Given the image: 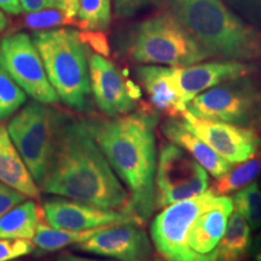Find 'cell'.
Here are the masks:
<instances>
[{
	"mask_svg": "<svg viewBox=\"0 0 261 261\" xmlns=\"http://www.w3.org/2000/svg\"><path fill=\"white\" fill-rule=\"evenodd\" d=\"M39 189L44 194L106 210L135 213L129 192L97 144L86 120L63 116L54 154Z\"/></svg>",
	"mask_w": 261,
	"mask_h": 261,
	"instance_id": "6da1fadb",
	"label": "cell"
},
{
	"mask_svg": "<svg viewBox=\"0 0 261 261\" xmlns=\"http://www.w3.org/2000/svg\"><path fill=\"white\" fill-rule=\"evenodd\" d=\"M158 117L155 113L138 112L114 120H86L108 162L127 187L133 211L142 223L156 210Z\"/></svg>",
	"mask_w": 261,
	"mask_h": 261,
	"instance_id": "7a4b0ae2",
	"label": "cell"
},
{
	"mask_svg": "<svg viewBox=\"0 0 261 261\" xmlns=\"http://www.w3.org/2000/svg\"><path fill=\"white\" fill-rule=\"evenodd\" d=\"M171 14L210 52L227 61H252L261 56L257 33L223 0H167Z\"/></svg>",
	"mask_w": 261,
	"mask_h": 261,
	"instance_id": "3957f363",
	"label": "cell"
},
{
	"mask_svg": "<svg viewBox=\"0 0 261 261\" xmlns=\"http://www.w3.org/2000/svg\"><path fill=\"white\" fill-rule=\"evenodd\" d=\"M33 41L60 100L77 112L89 110L92 96L89 52L80 33L69 28L38 31Z\"/></svg>",
	"mask_w": 261,
	"mask_h": 261,
	"instance_id": "277c9868",
	"label": "cell"
},
{
	"mask_svg": "<svg viewBox=\"0 0 261 261\" xmlns=\"http://www.w3.org/2000/svg\"><path fill=\"white\" fill-rule=\"evenodd\" d=\"M123 50L137 63L185 68L211 57L171 12H162L130 28Z\"/></svg>",
	"mask_w": 261,
	"mask_h": 261,
	"instance_id": "5b68a950",
	"label": "cell"
},
{
	"mask_svg": "<svg viewBox=\"0 0 261 261\" xmlns=\"http://www.w3.org/2000/svg\"><path fill=\"white\" fill-rule=\"evenodd\" d=\"M63 116L47 104L31 102L8 123V132L33 179L41 184Z\"/></svg>",
	"mask_w": 261,
	"mask_h": 261,
	"instance_id": "8992f818",
	"label": "cell"
},
{
	"mask_svg": "<svg viewBox=\"0 0 261 261\" xmlns=\"http://www.w3.org/2000/svg\"><path fill=\"white\" fill-rule=\"evenodd\" d=\"M188 112L201 119L247 126L261 120V87L246 76L196 96Z\"/></svg>",
	"mask_w": 261,
	"mask_h": 261,
	"instance_id": "52a82bcc",
	"label": "cell"
},
{
	"mask_svg": "<svg viewBox=\"0 0 261 261\" xmlns=\"http://www.w3.org/2000/svg\"><path fill=\"white\" fill-rule=\"evenodd\" d=\"M207 171L180 146L166 143L160 149L155 177L156 208L201 195L208 188Z\"/></svg>",
	"mask_w": 261,
	"mask_h": 261,
	"instance_id": "ba28073f",
	"label": "cell"
},
{
	"mask_svg": "<svg viewBox=\"0 0 261 261\" xmlns=\"http://www.w3.org/2000/svg\"><path fill=\"white\" fill-rule=\"evenodd\" d=\"M0 67L35 102L47 106L60 102L47 79L40 54L27 33H15L2 39Z\"/></svg>",
	"mask_w": 261,
	"mask_h": 261,
	"instance_id": "9c48e42d",
	"label": "cell"
},
{
	"mask_svg": "<svg viewBox=\"0 0 261 261\" xmlns=\"http://www.w3.org/2000/svg\"><path fill=\"white\" fill-rule=\"evenodd\" d=\"M217 194L205 190L196 197L162 208L152 220L150 234L158 253L165 261H187L185 240L190 225L210 205Z\"/></svg>",
	"mask_w": 261,
	"mask_h": 261,
	"instance_id": "30bf717a",
	"label": "cell"
},
{
	"mask_svg": "<svg viewBox=\"0 0 261 261\" xmlns=\"http://www.w3.org/2000/svg\"><path fill=\"white\" fill-rule=\"evenodd\" d=\"M182 119L196 136L204 140L215 152L230 163H242L259 151L260 137L252 128L201 119L188 110L182 115Z\"/></svg>",
	"mask_w": 261,
	"mask_h": 261,
	"instance_id": "8fae6325",
	"label": "cell"
},
{
	"mask_svg": "<svg viewBox=\"0 0 261 261\" xmlns=\"http://www.w3.org/2000/svg\"><path fill=\"white\" fill-rule=\"evenodd\" d=\"M75 248L117 261H149L154 257L148 234L135 221L108 225Z\"/></svg>",
	"mask_w": 261,
	"mask_h": 261,
	"instance_id": "7c38bea8",
	"label": "cell"
},
{
	"mask_svg": "<svg viewBox=\"0 0 261 261\" xmlns=\"http://www.w3.org/2000/svg\"><path fill=\"white\" fill-rule=\"evenodd\" d=\"M42 214L48 225L62 230L84 231L115 223L143 224L135 213L97 207L67 197H51L42 202Z\"/></svg>",
	"mask_w": 261,
	"mask_h": 261,
	"instance_id": "4fadbf2b",
	"label": "cell"
},
{
	"mask_svg": "<svg viewBox=\"0 0 261 261\" xmlns=\"http://www.w3.org/2000/svg\"><path fill=\"white\" fill-rule=\"evenodd\" d=\"M233 212V202L217 195L214 201L196 217L185 240L187 261H217L227 221Z\"/></svg>",
	"mask_w": 261,
	"mask_h": 261,
	"instance_id": "5bb4252c",
	"label": "cell"
},
{
	"mask_svg": "<svg viewBox=\"0 0 261 261\" xmlns=\"http://www.w3.org/2000/svg\"><path fill=\"white\" fill-rule=\"evenodd\" d=\"M91 91L97 107L106 115H127L135 109V100L116 65L98 54L89 57Z\"/></svg>",
	"mask_w": 261,
	"mask_h": 261,
	"instance_id": "9a60e30c",
	"label": "cell"
},
{
	"mask_svg": "<svg viewBox=\"0 0 261 261\" xmlns=\"http://www.w3.org/2000/svg\"><path fill=\"white\" fill-rule=\"evenodd\" d=\"M256 70V65L240 61L208 62L185 68H175V80L181 103L185 107L204 91L226 81L248 76Z\"/></svg>",
	"mask_w": 261,
	"mask_h": 261,
	"instance_id": "2e32d148",
	"label": "cell"
},
{
	"mask_svg": "<svg viewBox=\"0 0 261 261\" xmlns=\"http://www.w3.org/2000/svg\"><path fill=\"white\" fill-rule=\"evenodd\" d=\"M137 76L148 93L150 102L169 117H182L188 107L181 103L175 80V67L145 64L137 68Z\"/></svg>",
	"mask_w": 261,
	"mask_h": 261,
	"instance_id": "e0dca14e",
	"label": "cell"
},
{
	"mask_svg": "<svg viewBox=\"0 0 261 261\" xmlns=\"http://www.w3.org/2000/svg\"><path fill=\"white\" fill-rule=\"evenodd\" d=\"M162 132L169 142L184 149L214 178L219 179L230 172L231 163L215 152L204 140L196 136L185 125L184 120L180 121L178 117H169L163 122Z\"/></svg>",
	"mask_w": 261,
	"mask_h": 261,
	"instance_id": "ac0fdd59",
	"label": "cell"
},
{
	"mask_svg": "<svg viewBox=\"0 0 261 261\" xmlns=\"http://www.w3.org/2000/svg\"><path fill=\"white\" fill-rule=\"evenodd\" d=\"M0 181L27 197L37 198L40 194L4 125H0Z\"/></svg>",
	"mask_w": 261,
	"mask_h": 261,
	"instance_id": "d6986e66",
	"label": "cell"
},
{
	"mask_svg": "<svg viewBox=\"0 0 261 261\" xmlns=\"http://www.w3.org/2000/svg\"><path fill=\"white\" fill-rule=\"evenodd\" d=\"M39 224L34 201L24 200L0 217V240H33Z\"/></svg>",
	"mask_w": 261,
	"mask_h": 261,
	"instance_id": "ffe728a7",
	"label": "cell"
},
{
	"mask_svg": "<svg viewBox=\"0 0 261 261\" xmlns=\"http://www.w3.org/2000/svg\"><path fill=\"white\" fill-rule=\"evenodd\" d=\"M250 226L242 215L234 211L228 218L217 261H242L250 252Z\"/></svg>",
	"mask_w": 261,
	"mask_h": 261,
	"instance_id": "44dd1931",
	"label": "cell"
},
{
	"mask_svg": "<svg viewBox=\"0 0 261 261\" xmlns=\"http://www.w3.org/2000/svg\"><path fill=\"white\" fill-rule=\"evenodd\" d=\"M108 225L90 228V230L75 231L55 228L39 223L37 232H35V236L33 238V243L42 252H56V250H60L67 246H71V244L76 246V244L83 243L84 241L89 240L91 236H93L94 233H97L98 231L102 230Z\"/></svg>",
	"mask_w": 261,
	"mask_h": 261,
	"instance_id": "7402d4cb",
	"label": "cell"
},
{
	"mask_svg": "<svg viewBox=\"0 0 261 261\" xmlns=\"http://www.w3.org/2000/svg\"><path fill=\"white\" fill-rule=\"evenodd\" d=\"M260 172L261 154H255L253 159L250 158L247 161L242 162L236 168L230 169V172H227L226 174L218 179L212 190L220 196L228 195L250 184L260 174Z\"/></svg>",
	"mask_w": 261,
	"mask_h": 261,
	"instance_id": "603a6c76",
	"label": "cell"
},
{
	"mask_svg": "<svg viewBox=\"0 0 261 261\" xmlns=\"http://www.w3.org/2000/svg\"><path fill=\"white\" fill-rule=\"evenodd\" d=\"M76 16L84 31H107L112 21V0H80Z\"/></svg>",
	"mask_w": 261,
	"mask_h": 261,
	"instance_id": "cb8c5ba5",
	"label": "cell"
},
{
	"mask_svg": "<svg viewBox=\"0 0 261 261\" xmlns=\"http://www.w3.org/2000/svg\"><path fill=\"white\" fill-rule=\"evenodd\" d=\"M232 202L252 230L261 228V190L257 182H250L237 191Z\"/></svg>",
	"mask_w": 261,
	"mask_h": 261,
	"instance_id": "d4e9b609",
	"label": "cell"
},
{
	"mask_svg": "<svg viewBox=\"0 0 261 261\" xmlns=\"http://www.w3.org/2000/svg\"><path fill=\"white\" fill-rule=\"evenodd\" d=\"M27 102V93L0 67V121H5Z\"/></svg>",
	"mask_w": 261,
	"mask_h": 261,
	"instance_id": "484cf974",
	"label": "cell"
},
{
	"mask_svg": "<svg viewBox=\"0 0 261 261\" xmlns=\"http://www.w3.org/2000/svg\"><path fill=\"white\" fill-rule=\"evenodd\" d=\"M73 22V18H69L62 10L55 8L52 10H41V11L28 12L24 17V23L33 29H51L58 25L68 24Z\"/></svg>",
	"mask_w": 261,
	"mask_h": 261,
	"instance_id": "4316f807",
	"label": "cell"
},
{
	"mask_svg": "<svg viewBox=\"0 0 261 261\" xmlns=\"http://www.w3.org/2000/svg\"><path fill=\"white\" fill-rule=\"evenodd\" d=\"M34 249V243L31 240L16 238V240H0V261H10L17 257L25 256Z\"/></svg>",
	"mask_w": 261,
	"mask_h": 261,
	"instance_id": "83f0119b",
	"label": "cell"
},
{
	"mask_svg": "<svg viewBox=\"0 0 261 261\" xmlns=\"http://www.w3.org/2000/svg\"><path fill=\"white\" fill-rule=\"evenodd\" d=\"M161 0H114L115 15L120 18H128L143 9L159 5Z\"/></svg>",
	"mask_w": 261,
	"mask_h": 261,
	"instance_id": "f1b7e54d",
	"label": "cell"
},
{
	"mask_svg": "<svg viewBox=\"0 0 261 261\" xmlns=\"http://www.w3.org/2000/svg\"><path fill=\"white\" fill-rule=\"evenodd\" d=\"M227 3L249 21L261 24V0H227Z\"/></svg>",
	"mask_w": 261,
	"mask_h": 261,
	"instance_id": "f546056e",
	"label": "cell"
},
{
	"mask_svg": "<svg viewBox=\"0 0 261 261\" xmlns=\"http://www.w3.org/2000/svg\"><path fill=\"white\" fill-rule=\"evenodd\" d=\"M25 197L27 196L0 181V217H3L6 212L14 208L15 205L23 202Z\"/></svg>",
	"mask_w": 261,
	"mask_h": 261,
	"instance_id": "4dcf8cb0",
	"label": "cell"
},
{
	"mask_svg": "<svg viewBox=\"0 0 261 261\" xmlns=\"http://www.w3.org/2000/svg\"><path fill=\"white\" fill-rule=\"evenodd\" d=\"M21 5L23 11L35 12L41 11L45 9H55L57 8L56 0H21Z\"/></svg>",
	"mask_w": 261,
	"mask_h": 261,
	"instance_id": "1f68e13d",
	"label": "cell"
},
{
	"mask_svg": "<svg viewBox=\"0 0 261 261\" xmlns=\"http://www.w3.org/2000/svg\"><path fill=\"white\" fill-rule=\"evenodd\" d=\"M84 37H86V40H89L91 42V45H92L97 51H99L100 54L104 55V56H108V55H109V48H108L107 41L102 34H99L98 32H91L86 33V35H84Z\"/></svg>",
	"mask_w": 261,
	"mask_h": 261,
	"instance_id": "d6a6232c",
	"label": "cell"
},
{
	"mask_svg": "<svg viewBox=\"0 0 261 261\" xmlns=\"http://www.w3.org/2000/svg\"><path fill=\"white\" fill-rule=\"evenodd\" d=\"M57 8L62 10L69 18H74L77 15L80 0H56Z\"/></svg>",
	"mask_w": 261,
	"mask_h": 261,
	"instance_id": "836d02e7",
	"label": "cell"
},
{
	"mask_svg": "<svg viewBox=\"0 0 261 261\" xmlns=\"http://www.w3.org/2000/svg\"><path fill=\"white\" fill-rule=\"evenodd\" d=\"M0 10L9 15H19L23 9H22L21 0H0Z\"/></svg>",
	"mask_w": 261,
	"mask_h": 261,
	"instance_id": "e575fe53",
	"label": "cell"
},
{
	"mask_svg": "<svg viewBox=\"0 0 261 261\" xmlns=\"http://www.w3.org/2000/svg\"><path fill=\"white\" fill-rule=\"evenodd\" d=\"M56 261H117V260H99V259H91V257H84V256H79V255H74V254L70 253H64L62 255L57 256ZM149 261H162L159 257H152L151 260Z\"/></svg>",
	"mask_w": 261,
	"mask_h": 261,
	"instance_id": "d590c367",
	"label": "cell"
},
{
	"mask_svg": "<svg viewBox=\"0 0 261 261\" xmlns=\"http://www.w3.org/2000/svg\"><path fill=\"white\" fill-rule=\"evenodd\" d=\"M249 253L254 261H261V232L253 241Z\"/></svg>",
	"mask_w": 261,
	"mask_h": 261,
	"instance_id": "8d00e7d4",
	"label": "cell"
},
{
	"mask_svg": "<svg viewBox=\"0 0 261 261\" xmlns=\"http://www.w3.org/2000/svg\"><path fill=\"white\" fill-rule=\"evenodd\" d=\"M126 86H127V91H128V94L132 98L133 100L135 99H139L140 97H142V91L137 85L133 83V81H126Z\"/></svg>",
	"mask_w": 261,
	"mask_h": 261,
	"instance_id": "74e56055",
	"label": "cell"
},
{
	"mask_svg": "<svg viewBox=\"0 0 261 261\" xmlns=\"http://www.w3.org/2000/svg\"><path fill=\"white\" fill-rule=\"evenodd\" d=\"M6 27H8V17H6V15L0 10V32L4 31Z\"/></svg>",
	"mask_w": 261,
	"mask_h": 261,
	"instance_id": "f35d334b",
	"label": "cell"
},
{
	"mask_svg": "<svg viewBox=\"0 0 261 261\" xmlns=\"http://www.w3.org/2000/svg\"><path fill=\"white\" fill-rule=\"evenodd\" d=\"M242 261H243V260H242Z\"/></svg>",
	"mask_w": 261,
	"mask_h": 261,
	"instance_id": "ab89813d",
	"label": "cell"
}]
</instances>
